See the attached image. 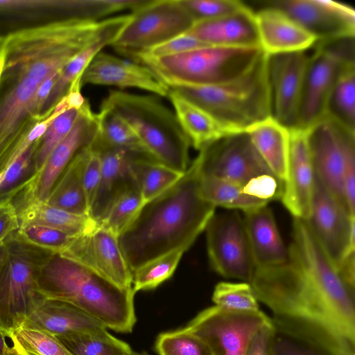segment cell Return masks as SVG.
<instances>
[{
    "label": "cell",
    "mask_w": 355,
    "mask_h": 355,
    "mask_svg": "<svg viewBox=\"0 0 355 355\" xmlns=\"http://www.w3.org/2000/svg\"><path fill=\"white\" fill-rule=\"evenodd\" d=\"M96 130V113L92 112L87 101L71 130L49 155L35 180L13 200V205L31 200L46 202L73 158L92 144Z\"/></svg>",
    "instance_id": "18"
},
{
    "label": "cell",
    "mask_w": 355,
    "mask_h": 355,
    "mask_svg": "<svg viewBox=\"0 0 355 355\" xmlns=\"http://www.w3.org/2000/svg\"><path fill=\"white\" fill-rule=\"evenodd\" d=\"M90 145L99 153L102 166L100 185L89 211V216L98 223L116 193L134 180L131 162L137 155L121 149Z\"/></svg>",
    "instance_id": "29"
},
{
    "label": "cell",
    "mask_w": 355,
    "mask_h": 355,
    "mask_svg": "<svg viewBox=\"0 0 355 355\" xmlns=\"http://www.w3.org/2000/svg\"><path fill=\"white\" fill-rule=\"evenodd\" d=\"M155 349L159 355H213L202 338L184 328L160 334Z\"/></svg>",
    "instance_id": "45"
},
{
    "label": "cell",
    "mask_w": 355,
    "mask_h": 355,
    "mask_svg": "<svg viewBox=\"0 0 355 355\" xmlns=\"http://www.w3.org/2000/svg\"><path fill=\"white\" fill-rule=\"evenodd\" d=\"M129 355H149L148 354H147L146 352H135L132 349L131 352L129 354Z\"/></svg>",
    "instance_id": "55"
},
{
    "label": "cell",
    "mask_w": 355,
    "mask_h": 355,
    "mask_svg": "<svg viewBox=\"0 0 355 355\" xmlns=\"http://www.w3.org/2000/svg\"><path fill=\"white\" fill-rule=\"evenodd\" d=\"M8 255V244L6 239L0 242V272L3 268Z\"/></svg>",
    "instance_id": "52"
},
{
    "label": "cell",
    "mask_w": 355,
    "mask_h": 355,
    "mask_svg": "<svg viewBox=\"0 0 355 355\" xmlns=\"http://www.w3.org/2000/svg\"><path fill=\"white\" fill-rule=\"evenodd\" d=\"M195 22L234 13L245 4L238 0H181Z\"/></svg>",
    "instance_id": "47"
},
{
    "label": "cell",
    "mask_w": 355,
    "mask_h": 355,
    "mask_svg": "<svg viewBox=\"0 0 355 355\" xmlns=\"http://www.w3.org/2000/svg\"><path fill=\"white\" fill-rule=\"evenodd\" d=\"M6 355H19L12 347H8Z\"/></svg>",
    "instance_id": "54"
},
{
    "label": "cell",
    "mask_w": 355,
    "mask_h": 355,
    "mask_svg": "<svg viewBox=\"0 0 355 355\" xmlns=\"http://www.w3.org/2000/svg\"><path fill=\"white\" fill-rule=\"evenodd\" d=\"M73 355H129L131 347L110 333L57 336Z\"/></svg>",
    "instance_id": "41"
},
{
    "label": "cell",
    "mask_w": 355,
    "mask_h": 355,
    "mask_svg": "<svg viewBox=\"0 0 355 355\" xmlns=\"http://www.w3.org/2000/svg\"><path fill=\"white\" fill-rule=\"evenodd\" d=\"M184 249H178L155 258L132 271L135 293L151 290L169 279L175 272Z\"/></svg>",
    "instance_id": "42"
},
{
    "label": "cell",
    "mask_w": 355,
    "mask_h": 355,
    "mask_svg": "<svg viewBox=\"0 0 355 355\" xmlns=\"http://www.w3.org/2000/svg\"><path fill=\"white\" fill-rule=\"evenodd\" d=\"M246 132L268 168L284 183L288 163L289 130L269 116L254 124Z\"/></svg>",
    "instance_id": "30"
},
{
    "label": "cell",
    "mask_w": 355,
    "mask_h": 355,
    "mask_svg": "<svg viewBox=\"0 0 355 355\" xmlns=\"http://www.w3.org/2000/svg\"><path fill=\"white\" fill-rule=\"evenodd\" d=\"M96 117L97 130L92 145L149 157L132 128L121 116L108 108L101 107Z\"/></svg>",
    "instance_id": "34"
},
{
    "label": "cell",
    "mask_w": 355,
    "mask_h": 355,
    "mask_svg": "<svg viewBox=\"0 0 355 355\" xmlns=\"http://www.w3.org/2000/svg\"><path fill=\"white\" fill-rule=\"evenodd\" d=\"M309 50L267 55L271 116L289 130L297 128Z\"/></svg>",
    "instance_id": "19"
},
{
    "label": "cell",
    "mask_w": 355,
    "mask_h": 355,
    "mask_svg": "<svg viewBox=\"0 0 355 355\" xmlns=\"http://www.w3.org/2000/svg\"><path fill=\"white\" fill-rule=\"evenodd\" d=\"M143 205L142 197L133 180L116 193L97 224L119 236L132 222Z\"/></svg>",
    "instance_id": "37"
},
{
    "label": "cell",
    "mask_w": 355,
    "mask_h": 355,
    "mask_svg": "<svg viewBox=\"0 0 355 355\" xmlns=\"http://www.w3.org/2000/svg\"><path fill=\"white\" fill-rule=\"evenodd\" d=\"M37 141L24 150L0 175V204L12 202L36 178L38 169L34 153Z\"/></svg>",
    "instance_id": "38"
},
{
    "label": "cell",
    "mask_w": 355,
    "mask_h": 355,
    "mask_svg": "<svg viewBox=\"0 0 355 355\" xmlns=\"http://www.w3.org/2000/svg\"><path fill=\"white\" fill-rule=\"evenodd\" d=\"M6 333L0 327V355H6L8 347H9L6 341Z\"/></svg>",
    "instance_id": "53"
},
{
    "label": "cell",
    "mask_w": 355,
    "mask_h": 355,
    "mask_svg": "<svg viewBox=\"0 0 355 355\" xmlns=\"http://www.w3.org/2000/svg\"><path fill=\"white\" fill-rule=\"evenodd\" d=\"M263 55L259 46H205L171 56L141 58L137 62L172 88L232 80L248 71Z\"/></svg>",
    "instance_id": "7"
},
{
    "label": "cell",
    "mask_w": 355,
    "mask_h": 355,
    "mask_svg": "<svg viewBox=\"0 0 355 355\" xmlns=\"http://www.w3.org/2000/svg\"><path fill=\"white\" fill-rule=\"evenodd\" d=\"M21 326L44 330L56 336L108 333L103 324L75 305L46 298Z\"/></svg>",
    "instance_id": "25"
},
{
    "label": "cell",
    "mask_w": 355,
    "mask_h": 355,
    "mask_svg": "<svg viewBox=\"0 0 355 355\" xmlns=\"http://www.w3.org/2000/svg\"><path fill=\"white\" fill-rule=\"evenodd\" d=\"M200 153L182 178L157 197L144 203L118 236L132 272L145 263L178 249L187 250L204 231L216 207L200 191Z\"/></svg>",
    "instance_id": "2"
},
{
    "label": "cell",
    "mask_w": 355,
    "mask_h": 355,
    "mask_svg": "<svg viewBox=\"0 0 355 355\" xmlns=\"http://www.w3.org/2000/svg\"><path fill=\"white\" fill-rule=\"evenodd\" d=\"M272 324L270 322L261 327L252 336L245 355H273L272 345Z\"/></svg>",
    "instance_id": "50"
},
{
    "label": "cell",
    "mask_w": 355,
    "mask_h": 355,
    "mask_svg": "<svg viewBox=\"0 0 355 355\" xmlns=\"http://www.w3.org/2000/svg\"><path fill=\"white\" fill-rule=\"evenodd\" d=\"M355 132V66L338 78L328 96L324 115Z\"/></svg>",
    "instance_id": "39"
},
{
    "label": "cell",
    "mask_w": 355,
    "mask_h": 355,
    "mask_svg": "<svg viewBox=\"0 0 355 355\" xmlns=\"http://www.w3.org/2000/svg\"><path fill=\"white\" fill-rule=\"evenodd\" d=\"M273 355H355L352 341L313 318L273 314Z\"/></svg>",
    "instance_id": "13"
},
{
    "label": "cell",
    "mask_w": 355,
    "mask_h": 355,
    "mask_svg": "<svg viewBox=\"0 0 355 355\" xmlns=\"http://www.w3.org/2000/svg\"><path fill=\"white\" fill-rule=\"evenodd\" d=\"M290 261L300 270L334 328L355 340L354 291L344 281L304 220L294 218Z\"/></svg>",
    "instance_id": "6"
},
{
    "label": "cell",
    "mask_w": 355,
    "mask_h": 355,
    "mask_svg": "<svg viewBox=\"0 0 355 355\" xmlns=\"http://www.w3.org/2000/svg\"><path fill=\"white\" fill-rule=\"evenodd\" d=\"M19 225H41L78 236L92 231L97 223L89 215L71 213L46 202L31 200L15 205ZM20 227V226H19Z\"/></svg>",
    "instance_id": "32"
},
{
    "label": "cell",
    "mask_w": 355,
    "mask_h": 355,
    "mask_svg": "<svg viewBox=\"0 0 355 355\" xmlns=\"http://www.w3.org/2000/svg\"><path fill=\"white\" fill-rule=\"evenodd\" d=\"M88 146L80 150L58 180L46 202L54 207L80 215H89L83 173Z\"/></svg>",
    "instance_id": "33"
},
{
    "label": "cell",
    "mask_w": 355,
    "mask_h": 355,
    "mask_svg": "<svg viewBox=\"0 0 355 355\" xmlns=\"http://www.w3.org/2000/svg\"><path fill=\"white\" fill-rule=\"evenodd\" d=\"M130 18V13L110 17L103 33L80 51L59 72L42 110V121L52 112L58 102L67 94L72 83L81 78L83 71L93 58L101 52L104 47L112 45Z\"/></svg>",
    "instance_id": "28"
},
{
    "label": "cell",
    "mask_w": 355,
    "mask_h": 355,
    "mask_svg": "<svg viewBox=\"0 0 355 355\" xmlns=\"http://www.w3.org/2000/svg\"><path fill=\"white\" fill-rule=\"evenodd\" d=\"M17 209L12 202L0 204V242L19 228Z\"/></svg>",
    "instance_id": "51"
},
{
    "label": "cell",
    "mask_w": 355,
    "mask_h": 355,
    "mask_svg": "<svg viewBox=\"0 0 355 355\" xmlns=\"http://www.w3.org/2000/svg\"><path fill=\"white\" fill-rule=\"evenodd\" d=\"M130 14L111 46L132 58L187 32L195 23L181 0H145Z\"/></svg>",
    "instance_id": "12"
},
{
    "label": "cell",
    "mask_w": 355,
    "mask_h": 355,
    "mask_svg": "<svg viewBox=\"0 0 355 355\" xmlns=\"http://www.w3.org/2000/svg\"><path fill=\"white\" fill-rule=\"evenodd\" d=\"M83 106L80 108L67 109L60 113L37 139L34 159L38 172L51 152L71 130Z\"/></svg>",
    "instance_id": "44"
},
{
    "label": "cell",
    "mask_w": 355,
    "mask_h": 355,
    "mask_svg": "<svg viewBox=\"0 0 355 355\" xmlns=\"http://www.w3.org/2000/svg\"><path fill=\"white\" fill-rule=\"evenodd\" d=\"M80 83L137 88L167 97L169 87L147 67L104 52L98 53L83 71Z\"/></svg>",
    "instance_id": "23"
},
{
    "label": "cell",
    "mask_w": 355,
    "mask_h": 355,
    "mask_svg": "<svg viewBox=\"0 0 355 355\" xmlns=\"http://www.w3.org/2000/svg\"><path fill=\"white\" fill-rule=\"evenodd\" d=\"M324 252L338 268L355 250V216L315 175L309 217L305 220Z\"/></svg>",
    "instance_id": "17"
},
{
    "label": "cell",
    "mask_w": 355,
    "mask_h": 355,
    "mask_svg": "<svg viewBox=\"0 0 355 355\" xmlns=\"http://www.w3.org/2000/svg\"><path fill=\"white\" fill-rule=\"evenodd\" d=\"M131 173L144 204L166 191L184 174L146 156L133 157Z\"/></svg>",
    "instance_id": "35"
},
{
    "label": "cell",
    "mask_w": 355,
    "mask_h": 355,
    "mask_svg": "<svg viewBox=\"0 0 355 355\" xmlns=\"http://www.w3.org/2000/svg\"><path fill=\"white\" fill-rule=\"evenodd\" d=\"M243 220L255 267H274L288 261V248L268 205L245 213Z\"/></svg>",
    "instance_id": "27"
},
{
    "label": "cell",
    "mask_w": 355,
    "mask_h": 355,
    "mask_svg": "<svg viewBox=\"0 0 355 355\" xmlns=\"http://www.w3.org/2000/svg\"><path fill=\"white\" fill-rule=\"evenodd\" d=\"M307 62L297 128L307 130L324 115L330 92L339 76L355 66L354 37L316 42Z\"/></svg>",
    "instance_id": "11"
},
{
    "label": "cell",
    "mask_w": 355,
    "mask_h": 355,
    "mask_svg": "<svg viewBox=\"0 0 355 355\" xmlns=\"http://www.w3.org/2000/svg\"><path fill=\"white\" fill-rule=\"evenodd\" d=\"M169 89L204 110L231 133L246 132L271 116L266 54L248 71L232 80Z\"/></svg>",
    "instance_id": "5"
},
{
    "label": "cell",
    "mask_w": 355,
    "mask_h": 355,
    "mask_svg": "<svg viewBox=\"0 0 355 355\" xmlns=\"http://www.w3.org/2000/svg\"><path fill=\"white\" fill-rule=\"evenodd\" d=\"M199 153L203 174L238 184L244 193L268 202L280 199L284 183L268 168L247 132L229 133Z\"/></svg>",
    "instance_id": "8"
},
{
    "label": "cell",
    "mask_w": 355,
    "mask_h": 355,
    "mask_svg": "<svg viewBox=\"0 0 355 355\" xmlns=\"http://www.w3.org/2000/svg\"><path fill=\"white\" fill-rule=\"evenodd\" d=\"M209 46L195 37L189 31L178 35L160 44L137 53L132 59L157 58L180 54L202 46Z\"/></svg>",
    "instance_id": "48"
},
{
    "label": "cell",
    "mask_w": 355,
    "mask_h": 355,
    "mask_svg": "<svg viewBox=\"0 0 355 355\" xmlns=\"http://www.w3.org/2000/svg\"><path fill=\"white\" fill-rule=\"evenodd\" d=\"M188 31L209 46H259L254 11L246 5L234 13L195 22Z\"/></svg>",
    "instance_id": "26"
},
{
    "label": "cell",
    "mask_w": 355,
    "mask_h": 355,
    "mask_svg": "<svg viewBox=\"0 0 355 355\" xmlns=\"http://www.w3.org/2000/svg\"><path fill=\"white\" fill-rule=\"evenodd\" d=\"M101 173L100 154L89 145L83 173L84 192L89 211L100 185Z\"/></svg>",
    "instance_id": "49"
},
{
    "label": "cell",
    "mask_w": 355,
    "mask_h": 355,
    "mask_svg": "<svg viewBox=\"0 0 355 355\" xmlns=\"http://www.w3.org/2000/svg\"><path fill=\"white\" fill-rule=\"evenodd\" d=\"M259 44L268 55L304 51L316 39L282 10L263 6L254 11Z\"/></svg>",
    "instance_id": "24"
},
{
    "label": "cell",
    "mask_w": 355,
    "mask_h": 355,
    "mask_svg": "<svg viewBox=\"0 0 355 355\" xmlns=\"http://www.w3.org/2000/svg\"><path fill=\"white\" fill-rule=\"evenodd\" d=\"M289 132L287 174L280 199L294 218L306 220L311 213L315 173L307 131L294 128Z\"/></svg>",
    "instance_id": "22"
},
{
    "label": "cell",
    "mask_w": 355,
    "mask_h": 355,
    "mask_svg": "<svg viewBox=\"0 0 355 355\" xmlns=\"http://www.w3.org/2000/svg\"><path fill=\"white\" fill-rule=\"evenodd\" d=\"M212 268L226 278L249 283L255 268L244 220L236 210L214 214L206 228Z\"/></svg>",
    "instance_id": "15"
},
{
    "label": "cell",
    "mask_w": 355,
    "mask_h": 355,
    "mask_svg": "<svg viewBox=\"0 0 355 355\" xmlns=\"http://www.w3.org/2000/svg\"><path fill=\"white\" fill-rule=\"evenodd\" d=\"M6 336L19 355H73L56 336L44 330L20 326Z\"/></svg>",
    "instance_id": "40"
},
{
    "label": "cell",
    "mask_w": 355,
    "mask_h": 355,
    "mask_svg": "<svg viewBox=\"0 0 355 355\" xmlns=\"http://www.w3.org/2000/svg\"><path fill=\"white\" fill-rule=\"evenodd\" d=\"M61 254L119 287H132V272L122 253L118 236L98 224L92 231L74 237Z\"/></svg>",
    "instance_id": "21"
},
{
    "label": "cell",
    "mask_w": 355,
    "mask_h": 355,
    "mask_svg": "<svg viewBox=\"0 0 355 355\" xmlns=\"http://www.w3.org/2000/svg\"><path fill=\"white\" fill-rule=\"evenodd\" d=\"M37 286L44 298L71 303L112 331L130 333L136 323L132 287H119L62 254L42 264Z\"/></svg>",
    "instance_id": "3"
},
{
    "label": "cell",
    "mask_w": 355,
    "mask_h": 355,
    "mask_svg": "<svg viewBox=\"0 0 355 355\" xmlns=\"http://www.w3.org/2000/svg\"><path fill=\"white\" fill-rule=\"evenodd\" d=\"M8 255L0 272V327H20L44 300L38 291L40 267L53 252L31 245L12 233L6 239Z\"/></svg>",
    "instance_id": "9"
},
{
    "label": "cell",
    "mask_w": 355,
    "mask_h": 355,
    "mask_svg": "<svg viewBox=\"0 0 355 355\" xmlns=\"http://www.w3.org/2000/svg\"><path fill=\"white\" fill-rule=\"evenodd\" d=\"M270 320L261 311L232 312L214 306L184 328L202 338L213 355H245L252 336Z\"/></svg>",
    "instance_id": "16"
},
{
    "label": "cell",
    "mask_w": 355,
    "mask_h": 355,
    "mask_svg": "<svg viewBox=\"0 0 355 355\" xmlns=\"http://www.w3.org/2000/svg\"><path fill=\"white\" fill-rule=\"evenodd\" d=\"M106 19L71 21L21 33L0 42V175L41 121L36 96L103 32Z\"/></svg>",
    "instance_id": "1"
},
{
    "label": "cell",
    "mask_w": 355,
    "mask_h": 355,
    "mask_svg": "<svg viewBox=\"0 0 355 355\" xmlns=\"http://www.w3.org/2000/svg\"><path fill=\"white\" fill-rule=\"evenodd\" d=\"M17 234L31 245L60 254L67 250L76 237L55 228L34 224L20 225Z\"/></svg>",
    "instance_id": "46"
},
{
    "label": "cell",
    "mask_w": 355,
    "mask_h": 355,
    "mask_svg": "<svg viewBox=\"0 0 355 355\" xmlns=\"http://www.w3.org/2000/svg\"><path fill=\"white\" fill-rule=\"evenodd\" d=\"M131 0H0V42L71 21H101L130 10Z\"/></svg>",
    "instance_id": "10"
},
{
    "label": "cell",
    "mask_w": 355,
    "mask_h": 355,
    "mask_svg": "<svg viewBox=\"0 0 355 355\" xmlns=\"http://www.w3.org/2000/svg\"><path fill=\"white\" fill-rule=\"evenodd\" d=\"M211 299L216 306L227 311H260L258 300L248 282H219L214 288Z\"/></svg>",
    "instance_id": "43"
},
{
    "label": "cell",
    "mask_w": 355,
    "mask_h": 355,
    "mask_svg": "<svg viewBox=\"0 0 355 355\" xmlns=\"http://www.w3.org/2000/svg\"><path fill=\"white\" fill-rule=\"evenodd\" d=\"M167 97L182 131L196 150H200L231 133L209 114L177 92L170 89Z\"/></svg>",
    "instance_id": "31"
},
{
    "label": "cell",
    "mask_w": 355,
    "mask_h": 355,
    "mask_svg": "<svg viewBox=\"0 0 355 355\" xmlns=\"http://www.w3.org/2000/svg\"><path fill=\"white\" fill-rule=\"evenodd\" d=\"M200 191L203 198L216 207L248 212L268 202L244 193L241 186L202 173Z\"/></svg>",
    "instance_id": "36"
},
{
    "label": "cell",
    "mask_w": 355,
    "mask_h": 355,
    "mask_svg": "<svg viewBox=\"0 0 355 355\" xmlns=\"http://www.w3.org/2000/svg\"><path fill=\"white\" fill-rule=\"evenodd\" d=\"M264 6L286 13L316 42L354 37L355 11L345 3L330 0H275Z\"/></svg>",
    "instance_id": "20"
},
{
    "label": "cell",
    "mask_w": 355,
    "mask_h": 355,
    "mask_svg": "<svg viewBox=\"0 0 355 355\" xmlns=\"http://www.w3.org/2000/svg\"><path fill=\"white\" fill-rule=\"evenodd\" d=\"M101 107L128 123L151 159L182 173L187 170L191 144L174 112L158 96L110 90Z\"/></svg>",
    "instance_id": "4"
},
{
    "label": "cell",
    "mask_w": 355,
    "mask_h": 355,
    "mask_svg": "<svg viewBox=\"0 0 355 355\" xmlns=\"http://www.w3.org/2000/svg\"><path fill=\"white\" fill-rule=\"evenodd\" d=\"M306 130L316 177L346 207L343 175L347 164L355 160V132L327 116Z\"/></svg>",
    "instance_id": "14"
}]
</instances>
